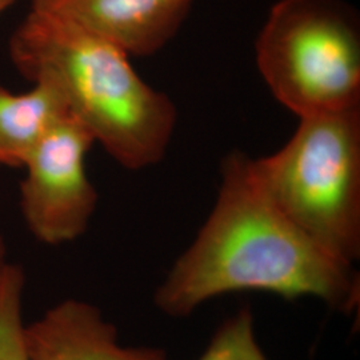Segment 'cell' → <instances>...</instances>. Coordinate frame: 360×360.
Masks as SVG:
<instances>
[{
  "instance_id": "6da1fadb",
  "label": "cell",
  "mask_w": 360,
  "mask_h": 360,
  "mask_svg": "<svg viewBox=\"0 0 360 360\" xmlns=\"http://www.w3.org/2000/svg\"><path fill=\"white\" fill-rule=\"evenodd\" d=\"M242 291L312 296L346 314L359 306L354 267L285 218L262 190L252 159L235 153L223 163L210 217L156 288L154 303L169 318H187L214 297Z\"/></svg>"
},
{
  "instance_id": "7a4b0ae2",
  "label": "cell",
  "mask_w": 360,
  "mask_h": 360,
  "mask_svg": "<svg viewBox=\"0 0 360 360\" xmlns=\"http://www.w3.org/2000/svg\"><path fill=\"white\" fill-rule=\"evenodd\" d=\"M16 70L31 82H49L95 142L129 169L154 166L167 153L176 108L151 89L129 53L51 13L31 10L10 39Z\"/></svg>"
},
{
  "instance_id": "3957f363",
  "label": "cell",
  "mask_w": 360,
  "mask_h": 360,
  "mask_svg": "<svg viewBox=\"0 0 360 360\" xmlns=\"http://www.w3.org/2000/svg\"><path fill=\"white\" fill-rule=\"evenodd\" d=\"M262 190L323 251L354 267L360 257V104L300 117L281 151L254 160Z\"/></svg>"
},
{
  "instance_id": "277c9868",
  "label": "cell",
  "mask_w": 360,
  "mask_h": 360,
  "mask_svg": "<svg viewBox=\"0 0 360 360\" xmlns=\"http://www.w3.org/2000/svg\"><path fill=\"white\" fill-rule=\"evenodd\" d=\"M257 68L299 117L360 104V28L343 0H281L257 41Z\"/></svg>"
},
{
  "instance_id": "5b68a950",
  "label": "cell",
  "mask_w": 360,
  "mask_h": 360,
  "mask_svg": "<svg viewBox=\"0 0 360 360\" xmlns=\"http://www.w3.org/2000/svg\"><path fill=\"white\" fill-rule=\"evenodd\" d=\"M94 142L90 131L67 114L28 156L20 208L39 242L63 245L87 231L98 205V193L86 172Z\"/></svg>"
},
{
  "instance_id": "8992f818",
  "label": "cell",
  "mask_w": 360,
  "mask_h": 360,
  "mask_svg": "<svg viewBox=\"0 0 360 360\" xmlns=\"http://www.w3.org/2000/svg\"><path fill=\"white\" fill-rule=\"evenodd\" d=\"M193 0H32L51 13L112 41L129 55L147 56L175 37Z\"/></svg>"
},
{
  "instance_id": "52a82bcc",
  "label": "cell",
  "mask_w": 360,
  "mask_h": 360,
  "mask_svg": "<svg viewBox=\"0 0 360 360\" xmlns=\"http://www.w3.org/2000/svg\"><path fill=\"white\" fill-rule=\"evenodd\" d=\"M30 360H168L160 347H126L102 311L89 302L65 299L23 328Z\"/></svg>"
},
{
  "instance_id": "ba28073f",
  "label": "cell",
  "mask_w": 360,
  "mask_h": 360,
  "mask_svg": "<svg viewBox=\"0 0 360 360\" xmlns=\"http://www.w3.org/2000/svg\"><path fill=\"white\" fill-rule=\"evenodd\" d=\"M67 114L65 98L49 82L13 94L0 86V166L23 167L43 136Z\"/></svg>"
},
{
  "instance_id": "9c48e42d",
  "label": "cell",
  "mask_w": 360,
  "mask_h": 360,
  "mask_svg": "<svg viewBox=\"0 0 360 360\" xmlns=\"http://www.w3.org/2000/svg\"><path fill=\"white\" fill-rule=\"evenodd\" d=\"M25 272L18 264L0 269V360H30L23 343Z\"/></svg>"
},
{
  "instance_id": "30bf717a",
  "label": "cell",
  "mask_w": 360,
  "mask_h": 360,
  "mask_svg": "<svg viewBox=\"0 0 360 360\" xmlns=\"http://www.w3.org/2000/svg\"><path fill=\"white\" fill-rule=\"evenodd\" d=\"M198 360H269L257 343L250 306L219 326Z\"/></svg>"
},
{
  "instance_id": "8fae6325",
  "label": "cell",
  "mask_w": 360,
  "mask_h": 360,
  "mask_svg": "<svg viewBox=\"0 0 360 360\" xmlns=\"http://www.w3.org/2000/svg\"><path fill=\"white\" fill-rule=\"evenodd\" d=\"M6 255H7V248H6V242L3 235L0 233V269L7 263L6 262Z\"/></svg>"
},
{
  "instance_id": "7c38bea8",
  "label": "cell",
  "mask_w": 360,
  "mask_h": 360,
  "mask_svg": "<svg viewBox=\"0 0 360 360\" xmlns=\"http://www.w3.org/2000/svg\"><path fill=\"white\" fill-rule=\"evenodd\" d=\"M15 0H0V13H3L4 10H7Z\"/></svg>"
}]
</instances>
